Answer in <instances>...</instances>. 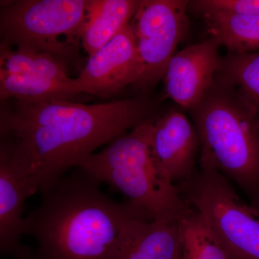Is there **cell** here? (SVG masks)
I'll list each match as a JSON object with an SVG mask.
<instances>
[{"label": "cell", "mask_w": 259, "mask_h": 259, "mask_svg": "<svg viewBox=\"0 0 259 259\" xmlns=\"http://www.w3.org/2000/svg\"><path fill=\"white\" fill-rule=\"evenodd\" d=\"M156 104L141 96L86 104L69 100H2L0 148L42 192L95 150L152 118Z\"/></svg>", "instance_id": "cell-1"}, {"label": "cell", "mask_w": 259, "mask_h": 259, "mask_svg": "<svg viewBox=\"0 0 259 259\" xmlns=\"http://www.w3.org/2000/svg\"><path fill=\"white\" fill-rule=\"evenodd\" d=\"M100 185L77 168L40 192V203L24 220V236L37 243L32 259H113L134 227L151 221Z\"/></svg>", "instance_id": "cell-2"}, {"label": "cell", "mask_w": 259, "mask_h": 259, "mask_svg": "<svg viewBox=\"0 0 259 259\" xmlns=\"http://www.w3.org/2000/svg\"><path fill=\"white\" fill-rule=\"evenodd\" d=\"M200 144L199 166L234 182L259 210V122L236 90L215 78L190 110Z\"/></svg>", "instance_id": "cell-3"}, {"label": "cell", "mask_w": 259, "mask_h": 259, "mask_svg": "<svg viewBox=\"0 0 259 259\" xmlns=\"http://www.w3.org/2000/svg\"><path fill=\"white\" fill-rule=\"evenodd\" d=\"M155 118L120 135L100 152L90 155L79 168L99 184L123 194L151 221H179L190 204L176 185L163 180L151 156V140Z\"/></svg>", "instance_id": "cell-4"}, {"label": "cell", "mask_w": 259, "mask_h": 259, "mask_svg": "<svg viewBox=\"0 0 259 259\" xmlns=\"http://www.w3.org/2000/svg\"><path fill=\"white\" fill-rule=\"evenodd\" d=\"M176 187L203 215L229 259H259V210L242 200L224 175L199 166Z\"/></svg>", "instance_id": "cell-5"}, {"label": "cell", "mask_w": 259, "mask_h": 259, "mask_svg": "<svg viewBox=\"0 0 259 259\" xmlns=\"http://www.w3.org/2000/svg\"><path fill=\"white\" fill-rule=\"evenodd\" d=\"M90 0H18L0 10L1 44L16 49L47 53L61 61L72 56L73 47L61 41L79 38Z\"/></svg>", "instance_id": "cell-6"}, {"label": "cell", "mask_w": 259, "mask_h": 259, "mask_svg": "<svg viewBox=\"0 0 259 259\" xmlns=\"http://www.w3.org/2000/svg\"><path fill=\"white\" fill-rule=\"evenodd\" d=\"M190 1L142 0L131 22L141 75L135 86L147 91L163 79L188 28Z\"/></svg>", "instance_id": "cell-7"}, {"label": "cell", "mask_w": 259, "mask_h": 259, "mask_svg": "<svg viewBox=\"0 0 259 259\" xmlns=\"http://www.w3.org/2000/svg\"><path fill=\"white\" fill-rule=\"evenodd\" d=\"M141 75L136 37L131 23L110 42L89 57L81 72L73 78V93L90 94L105 98L113 97Z\"/></svg>", "instance_id": "cell-8"}, {"label": "cell", "mask_w": 259, "mask_h": 259, "mask_svg": "<svg viewBox=\"0 0 259 259\" xmlns=\"http://www.w3.org/2000/svg\"><path fill=\"white\" fill-rule=\"evenodd\" d=\"M220 47L210 37L177 52L163 79L166 97L189 111L200 103L215 81L222 59Z\"/></svg>", "instance_id": "cell-9"}, {"label": "cell", "mask_w": 259, "mask_h": 259, "mask_svg": "<svg viewBox=\"0 0 259 259\" xmlns=\"http://www.w3.org/2000/svg\"><path fill=\"white\" fill-rule=\"evenodd\" d=\"M151 150L153 163L163 180L175 185L188 180L196 171L200 150L195 127L185 114L176 110L155 118Z\"/></svg>", "instance_id": "cell-10"}, {"label": "cell", "mask_w": 259, "mask_h": 259, "mask_svg": "<svg viewBox=\"0 0 259 259\" xmlns=\"http://www.w3.org/2000/svg\"><path fill=\"white\" fill-rule=\"evenodd\" d=\"M35 193L30 179L15 158L0 148V253L15 259H32L34 249L22 241L24 207Z\"/></svg>", "instance_id": "cell-11"}, {"label": "cell", "mask_w": 259, "mask_h": 259, "mask_svg": "<svg viewBox=\"0 0 259 259\" xmlns=\"http://www.w3.org/2000/svg\"><path fill=\"white\" fill-rule=\"evenodd\" d=\"M139 0H90L79 40L89 57L131 23Z\"/></svg>", "instance_id": "cell-12"}, {"label": "cell", "mask_w": 259, "mask_h": 259, "mask_svg": "<svg viewBox=\"0 0 259 259\" xmlns=\"http://www.w3.org/2000/svg\"><path fill=\"white\" fill-rule=\"evenodd\" d=\"M179 221H141L113 259H180Z\"/></svg>", "instance_id": "cell-13"}, {"label": "cell", "mask_w": 259, "mask_h": 259, "mask_svg": "<svg viewBox=\"0 0 259 259\" xmlns=\"http://www.w3.org/2000/svg\"><path fill=\"white\" fill-rule=\"evenodd\" d=\"M210 37L228 54L259 51V15L213 12L202 14Z\"/></svg>", "instance_id": "cell-14"}, {"label": "cell", "mask_w": 259, "mask_h": 259, "mask_svg": "<svg viewBox=\"0 0 259 259\" xmlns=\"http://www.w3.org/2000/svg\"><path fill=\"white\" fill-rule=\"evenodd\" d=\"M216 79L234 89L254 111L259 122V51L228 53L221 59Z\"/></svg>", "instance_id": "cell-15"}, {"label": "cell", "mask_w": 259, "mask_h": 259, "mask_svg": "<svg viewBox=\"0 0 259 259\" xmlns=\"http://www.w3.org/2000/svg\"><path fill=\"white\" fill-rule=\"evenodd\" d=\"M72 79H48L28 74L0 73V99L20 100H71Z\"/></svg>", "instance_id": "cell-16"}, {"label": "cell", "mask_w": 259, "mask_h": 259, "mask_svg": "<svg viewBox=\"0 0 259 259\" xmlns=\"http://www.w3.org/2000/svg\"><path fill=\"white\" fill-rule=\"evenodd\" d=\"M179 228L180 259H229L203 215L192 206Z\"/></svg>", "instance_id": "cell-17"}, {"label": "cell", "mask_w": 259, "mask_h": 259, "mask_svg": "<svg viewBox=\"0 0 259 259\" xmlns=\"http://www.w3.org/2000/svg\"><path fill=\"white\" fill-rule=\"evenodd\" d=\"M0 73L28 74L48 79L67 81L66 64L47 53L13 49L0 44Z\"/></svg>", "instance_id": "cell-18"}, {"label": "cell", "mask_w": 259, "mask_h": 259, "mask_svg": "<svg viewBox=\"0 0 259 259\" xmlns=\"http://www.w3.org/2000/svg\"><path fill=\"white\" fill-rule=\"evenodd\" d=\"M190 7L200 15L223 12L259 15V0H197L190 2Z\"/></svg>", "instance_id": "cell-19"}]
</instances>
